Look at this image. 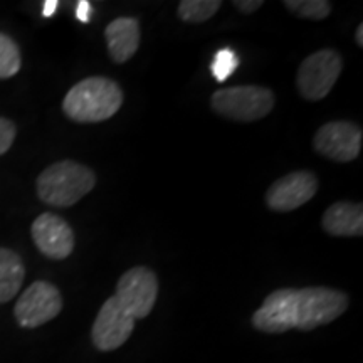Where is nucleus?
<instances>
[{"label": "nucleus", "mask_w": 363, "mask_h": 363, "mask_svg": "<svg viewBox=\"0 0 363 363\" xmlns=\"http://www.w3.org/2000/svg\"><path fill=\"white\" fill-rule=\"evenodd\" d=\"M123 91L104 76H91L67 91L62 111L76 123H101L120 111Z\"/></svg>", "instance_id": "obj_1"}, {"label": "nucleus", "mask_w": 363, "mask_h": 363, "mask_svg": "<svg viewBox=\"0 0 363 363\" xmlns=\"http://www.w3.org/2000/svg\"><path fill=\"white\" fill-rule=\"evenodd\" d=\"M96 185V175L86 165L61 160L44 169L38 177V195L51 207H71Z\"/></svg>", "instance_id": "obj_2"}, {"label": "nucleus", "mask_w": 363, "mask_h": 363, "mask_svg": "<svg viewBox=\"0 0 363 363\" xmlns=\"http://www.w3.org/2000/svg\"><path fill=\"white\" fill-rule=\"evenodd\" d=\"M274 93L264 86H234L216 91L211 98L212 110L233 121H257L274 108Z\"/></svg>", "instance_id": "obj_3"}, {"label": "nucleus", "mask_w": 363, "mask_h": 363, "mask_svg": "<svg viewBox=\"0 0 363 363\" xmlns=\"http://www.w3.org/2000/svg\"><path fill=\"white\" fill-rule=\"evenodd\" d=\"M348 308V296L331 288H303L296 291V326L311 331L342 316Z\"/></svg>", "instance_id": "obj_4"}, {"label": "nucleus", "mask_w": 363, "mask_h": 363, "mask_svg": "<svg viewBox=\"0 0 363 363\" xmlns=\"http://www.w3.org/2000/svg\"><path fill=\"white\" fill-rule=\"evenodd\" d=\"M343 69V59L335 49H321L299 66L296 86L306 101H320L333 89Z\"/></svg>", "instance_id": "obj_5"}, {"label": "nucleus", "mask_w": 363, "mask_h": 363, "mask_svg": "<svg viewBox=\"0 0 363 363\" xmlns=\"http://www.w3.org/2000/svg\"><path fill=\"white\" fill-rule=\"evenodd\" d=\"M157 296L158 281L155 272L145 266H136L121 276L113 298L136 321L152 313Z\"/></svg>", "instance_id": "obj_6"}, {"label": "nucleus", "mask_w": 363, "mask_h": 363, "mask_svg": "<svg viewBox=\"0 0 363 363\" xmlns=\"http://www.w3.org/2000/svg\"><path fill=\"white\" fill-rule=\"evenodd\" d=\"M62 310V296L48 281H35L21 294L13 316L22 328H38L56 318Z\"/></svg>", "instance_id": "obj_7"}, {"label": "nucleus", "mask_w": 363, "mask_h": 363, "mask_svg": "<svg viewBox=\"0 0 363 363\" xmlns=\"http://www.w3.org/2000/svg\"><path fill=\"white\" fill-rule=\"evenodd\" d=\"M363 131L352 121H330L316 131L313 147L320 155L333 162L357 160L362 150Z\"/></svg>", "instance_id": "obj_8"}, {"label": "nucleus", "mask_w": 363, "mask_h": 363, "mask_svg": "<svg viewBox=\"0 0 363 363\" xmlns=\"http://www.w3.org/2000/svg\"><path fill=\"white\" fill-rule=\"evenodd\" d=\"M135 328V320L118 305L115 298L104 301L91 330L94 347L101 352H113L128 342Z\"/></svg>", "instance_id": "obj_9"}, {"label": "nucleus", "mask_w": 363, "mask_h": 363, "mask_svg": "<svg viewBox=\"0 0 363 363\" xmlns=\"http://www.w3.org/2000/svg\"><path fill=\"white\" fill-rule=\"evenodd\" d=\"M318 192V179L306 170L281 177L267 189L266 203L271 211L291 212L310 202Z\"/></svg>", "instance_id": "obj_10"}, {"label": "nucleus", "mask_w": 363, "mask_h": 363, "mask_svg": "<svg viewBox=\"0 0 363 363\" xmlns=\"http://www.w3.org/2000/svg\"><path fill=\"white\" fill-rule=\"evenodd\" d=\"M34 244L45 257L62 261L74 251V233L71 225L52 212H44L30 227Z\"/></svg>", "instance_id": "obj_11"}, {"label": "nucleus", "mask_w": 363, "mask_h": 363, "mask_svg": "<svg viewBox=\"0 0 363 363\" xmlns=\"http://www.w3.org/2000/svg\"><path fill=\"white\" fill-rule=\"evenodd\" d=\"M296 291L283 288L272 291L252 315L254 328L262 333H286L296 326Z\"/></svg>", "instance_id": "obj_12"}, {"label": "nucleus", "mask_w": 363, "mask_h": 363, "mask_svg": "<svg viewBox=\"0 0 363 363\" xmlns=\"http://www.w3.org/2000/svg\"><path fill=\"white\" fill-rule=\"evenodd\" d=\"M108 52L118 65L130 61L140 48V22L133 17H118L104 29Z\"/></svg>", "instance_id": "obj_13"}, {"label": "nucleus", "mask_w": 363, "mask_h": 363, "mask_svg": "<svg viewBox=\"0 0 363 363\" xmlns=\"http://www.w3.org/2000/svg\"><path fill=\"white\" fill-rule=\"evenodd\" d=\"M321 225L335 238H358L363 234V206L353 202H337L326 208Z\"/></svg>", "instance_id": "obj_14"}, {"label": "nucleus", "mask_w": 363, "mask_h": 363, "mask_svg": "<svg viewBox=\"0 0 363 363\" xmlns=\"http://www.w3.org/2000/svg\"><path fill=\"white\" fill-rule=\"evenodd\" d=\"M26 267L21 256L7 247H0V305L9 303L21 291Z\"/></svg>", "instance_id": "obj_15"}, {"label": "nucleus", "mask_w": 363, "mask_h": 363, "mask_svg": "<svg viewBox=\"0 0 363 363\" xmlns=\"http://www.w3.org/2000/svg\"><path fill=\"white\" fill-rule=\"evenodd\" d=\"M220 6L219 0H182L179 4V17L189 24H201L214 17Z\"/></svg>", "instance_id": "obj_16"}, {"label": "nucleus", "mask_w": 363, "mask_h": 363, "mask_svg": "<svg viewBox=\"0 0 363 363\" xmlns=\"http://www.w3.org/2000/svg\"><path fill=\"white\" fill-rule=\"evenodd\" d=\"M22 67L21 51L13 39L0 34V79H9L16 76Z\"/></svg>", "instance_id": "obj_17"}, {"label": "nucleus", "mask_w": 363, "mask_h": 363, "mask_svg": "<svg viewBox=\"0 0 363 363\" xmlns=\"http://www.w3.org/2000/svg\"><path fill=\"white\" fill-rule=\"evenodd\" d=\"M284 7L298 17L323 21L331 13V4L326 0H286Z\"/></svg>", "instance_id": "obj_18"}, {"label": "nucleus", "mask_w": 363, "mask_h": 363, "mask_svg": "<svg viewBox=\"0 0 363 363\" xmlns=\"http://www.w3.org/2000/svg\"><path fill=\"white\" fill-rule=\"evenodd\" d=\"M239 59L238 54L230 49H220L219 52L216 54L214 62H212V74L217 81H225L233 72L238 69Z\"/></svg>", "instance_id": "obj_19"}, {"label": "nucleus", "mask_w": 363, "mask_h": 363, "mask_svg": "<svg viewBox=\"0 0 363 363\" xmlns=\"http://www.w3.org/2000/svg\"><path fill=\"white\" fill-rule=\"evenodd\" d=\"M17 135V126L7 118H0V155L11 150Z\"/></svg>", "instance_id": "obj_20"}, {"label": "nucleus", "mask_w": 363, "mask_h": 363, "mask_svg": "<svg viewBox=\"0 0 363 363\" xmlns=\"http://www.w3.org/2000/svg\"><path fill=\"white\" fill-rule=\"evenodd\" d=\"M234 7L242 13H252L262 7V0H235Z\"/></svg>", "instance_id": "obj_21"}, {"label": "nucleus", "mask_w": 363, "mask_h": 363, "mask_svg": "<svg viewBox=\"0 0 363 363\" xmlns=\"http://www.w3.org/2000/svg\"><path fill=\"white\" fill-rule=\"evenodd\" d=\"M89 13H91V4L86 0L78 2V9H76V17L81 22H89Z\"/></svg>", "instance_id": "obj_22"}, {"label": "nucleus", "mask_w": 363, "mask_h": 363, "mask_svg": "<svg viewBox=\"0 0 363 363\" xmlns=\"http://www.w3.org/2000/svg\"><path fill=\"white\" fill-rule=\"evenodd\" d=\"M57 6H59L57 0H48V2H44L43 16H44V17H51L52 13L57 11Z\"/></svg>", "instance_id": "obj_23"}, {"label": "nucleus", "mask_w": 363, "mask_h": 363, "mask_svg": "<svg viewBox=\"0 0 363 363\" xmlns=\"http://www.w3.org/2000/svg\"><path fill=\"white\" fill-rule=\"evenodd\" d=\"M355 40H357V44L362 48V45H363V24H358V27H357Z\"/></svg>", "instance_id": "obj_24"}]
</instances>
